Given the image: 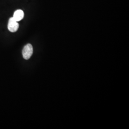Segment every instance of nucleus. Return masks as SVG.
Masks as SVG:
<instances>
[{
	"label": "nucleus",
	"instance_id": "f257e3e1",
	"mask_svg": "<svg viewBox=\"0 0 129 129\" xmlns=\"http://www.w3.org/2000/svg\"><path fill=\"white\" fill-rule=\"evenodd\" d=\"M33 53V48L32 45H31L30 44H28L23 47L22 51V54L23 58L25 59H29L32 55Z\"/></svg>",
	"mask_w": 129,
	"mask_h": 129
},
{
	"label": "nucleus",
	"instance_id": "f03ea898",
	"mask_svg": "<svg viewBox=\"0 0 129 129\" xmlns=\"http://www.w3.org/2000/svg\"><path fill=\"white\" fill-rule=\"evenodd\" d=\"M19 26L18 23L14 19L13 17H11L9 19L8 24V29L10 32H16L18 29Z\"/></svg>",
	"mask_w": 129,
	"mask_h": 129
},
{
	"label": "nucleus",
	"instance_id": "7ed1b4c3",
	"mask_svg": "<svg viewBox=\"0 0 129 129\" xmlns=\"http://www.w3.org/2000/svg\"><path fill=\"white\" fill-rule=\"evenodd\" d=\"M24 17V13L23 11L21 10H16L14 14V16L13 17L14 19L18 22L23 19Z\"/></svg>",
	"mask_w": 129,
	"mask_h": 129
}]
</instances>
